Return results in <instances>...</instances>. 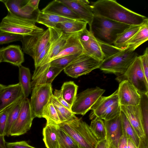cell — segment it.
I'll list each match as a JSON object with an SVG mask.
<instances>
[{"label": "cell", "instance_id": "obj_1", "mask_svg": "<svg viewBox=\"0 0 148 148\" xmlns=\"http://www.w3.org/2000/svg\"><path fill=\"white\" fill-rule=\"evenodd\" d=\"M100 43L104 58L99 69L105 73L114 74L117 76L123 75L138 56L135 51L137 48L135 46H129L121 49L112 45Z\"/></svg>", "mask_w": 148, "mask_h": 148}, {"label": "cell", "instance_id": "obj_2", "mask_svg": "<svg viewBox=\"0 0 148 148\" xmlns=\"http://www.w3.org/2000/svg\"><path fill=\"white\" fill-rule=\"evenodd\" d=\"M94 15L130 25H140L148 19L119 3L116 0H98L90 5Z\"/></svg>", "mask_w": 148, "mask_h": 148}, {"label": "cell", "instance_id": "obj_3", "mask_svg": "<svg viewBox=\"0 0 148 148\" xmlns=\"http://www.w3.org/2000/svg\"><path fill=\"white\" fill-rule=\"evenodd\" d=\"M130 26L94 15L89 30L99 42L112 45L118 36Z\"/></svg>", "mask_w": 148, "mask_h": 148}, {"label": "cell", "instance_id": "obj_4", "mask_svg": "<svg viewBox=\"0 0 148 148\" xmlns=\"http://www.w3.org/2000/svg\"><path fill=\"white\" fill-rule=\"evenodd\" d=\"M75 140L80 148H95L98 140L90 126L82 118L58 125Z\"/></svg>", "mask_w": 148, "mask_h": 148}, {"label": "cell", "instance_id": "obj_5", "mask_svg": "<svg viewBox=\"0 0 148 148\" xmlns=\"http://www.w3.org/2000/svg\"><path fill=\"white\" fill-rule=\"evenodd\" d=\"M36 22L18 17L8 12L0 23V31L23 36L34 35L44 31L43 29L36 25Z\"/></svg>", "mask_w": 148, "mask_h": 148}, {"label": "cell", "instance_id": "obj_6", "mask_svg": "<svg viewBox=\"0 0 148 148\" xmlns=\"http://www.w3.org/2000/svg\"><path fill=\"white\" fill-rule=\"evenodd\" d=\"M117 89L108 96L100 97L92 107L89 115L90 119L96 117L104 121L112 119L120 114L121 105L119 101Z\"/></svg>", "mask_w": 148, "mask_h": 148}, {"label": "cell", "instance_id": "obj_7", "mask_svg": "<svg viewBox=\"0 0 148 148\" xmlns=\"http://www.w3.org/2000/svg\"><path fill=\"white\" fill-rule=\"evenodd\" d=\"M116 79L119 83L127 80L140 95L148 93V80L145 76L139 56L136 58L124 73L117 76Z\"/></svg>", "mask_w": 148, "mask_h": 148}, {"label": "cell", "instance_id": "obj_8", "mask_svg": "<svg viewBox=\"0 0 148 148\" xmlns=\"http://www.w3.org/2000/svg\"><path fill=\"white\" fill-rule=\"evenodd\" d=\"M102 62L84 51L65 68L64 71L68 76L77 78L99 68Z\"/></svg>", "mask_w": 148, "mask_h": 148}, {"label": "cell", "instance_id": "obj_9", "mask_svg": "<svg viewBox=\"0 0 148 148\" xmlns=\"http://www.w3.org/2000/svg\"><path fill=\"white\" fill-rule=\"evenodd\" d=\"M105 90L98 87L88 88L76 95L71 106V110L75 114L84 115L90 110Z\"/></svg>", "mask_w": 148, "mask_h": 148}, {"label": "cell", "instance_id": "obj_10", "mask_svg": "<svg viewBox=\"0 0 148 148\" xmlns=\"http://www.w3.org/2000/svg\"><path fill=\"white\" fill-rule=\"evenodd\" d=\"M32 90L30 101L33 116L34 118H42L43 109L53 95L51 84L37 85Z\"/></svg>", "mask_w": 148, "mask_h": 148}, {"label": "cell", "instance_id": "obj_11", "mask_svg": "<svg viewBox=\"0 0 148 148\" xmlns=\"http://www.w3.org/2000/svg\"><path fill=\"white\" fill-rule=\"evenodd\" d=\"M49 29L33 36H24L21 40L23 52L35 60L49 42Z\"/></svg>", "mask_w": 148, "mask_h": 148}, {"label": "cell", "instance_id": "obj_12", "mask_svg": "<svg viewBox=\"0 0 148 148\" xmlns=\"http://www.w3.org/2000/svg\"><path fill=\"white\" fill-rule=\"evenodd\" d=\"M34 118L31 110L30 100L24 98L18 117L11 130L10 136H18L29 130Z\"/></svg>", "mask_w": 148, "mask_h": 148}, {"label": "cell", "instance_id": "obj_13", "mask_svg": "<svg viewBox=\"0 0 148 148\" xmlns=\"http://www.w3.org/2000/svg\"><path fill=\"white\" fill-rule=\"evenodd\" d=\"M48 28L49 31V49L43 58L37 66L50 62L51 60L60 52L68 38L72 34H65L55 27Z\"/></svg>", "mask_w": 148, "mask_h": 148}, {"label": "cell", "instance_id": "obj_14", "mask_svg": "<svg viewBox=\"0 0 148 148\" xmlns=\"http://www.w3.org/2000/svg\"><path fill=\"white\" fill-rule=\"evenodd\" d=\"M28 0H0L5 4L8 12L20 18L36 22L40 10H35L28 3Z\"/></svg>", "mask_w": 148, "mask_h": 148}, {"label": "cell", "instance_id": "obj_15", "mask_svg": "<svg viewBox=\"0 0 148 148\" xmlns=\"http://www.w3.org/2000/svg\"><path fill=\"white\" fill-rule=\"evenodd\" d=\"M79 40L84 51L99 60H103L104 56L100 43L91 31L86 28L81 31Z\"/></svg>", "mask_w": 148, "mask_h": 148}, {"label": "cell", "instance_id": "obj_16", "mask_svg": "<svg viewBox=\"0 0 148 148\" xmlns=\"http://www.w3.org/2000/svg\"><path fill=\"white\" fill-rule=\"evenodd\" d=\"M117 90L119 101L121 106H135L139 104L141 95L127 80H123L119 83Z\"/></svg>", "mask_w": 148, "mask_h": 148}, {"label": "cell", "instance_id": "obj_17", "mask_svg": "<svg viewBox=\"0 0 148 148\" xmlns=\"http://www.w3.org/2000/svg\"><path fill=\"white\" fill-rule=\"evenodd\" d=\"M69 7L79 17L81 20L86 22L91 28L94 14L89 1L87 0H59Z\"/></svg>", "mask_w": 148, "mask_h": 148}, {"label": "cell", "instance_id": "obj_18", "mask_svg": "<svg viewBox=\"0 0 148 148\" xmlns=\"http://www.w3.org/2000/svg\"><path fill=\"white\" fill-rule=\"evenodd\" d=\"M23 97H24L19 83L6 86L0 93V111Z\"/></svg>", "mask_w": 148, "mask_h": 148}, {"label": "cell", "instance_id": "obj_19", "mask_svg": "<svg viewBox=\"0 0 148 148\" xmlns=\"http://www.w3.org/2000/svg\"><path fill=\"white\" fill-rule=\"evenodd\" d=\"M104 123L106 131V137L109 144L113 148H117L119 140L122 135L120 114Z\"/></svg>", "mask_w": 148, "mask_h": 148}, {"label": "cell", "instance_id": "obj_20", "mask_svg": "<svg viewBox=\"0 0 148 148\" xmlns=\"http://www.w3.org/2000/svg\"><path fill=\"white\" fill-rule=\"evenodd\" d=\"M121 111L125 114L139 137L145 135L139 105L121 106Z\"/></svg>", "mask_w": 148, "mask_h": 148}, {"label": "cell", "instance_id": "obj_21", "mask_svg": "<svg viewBox=\"0 0 148 148\" xmlns=\"http://www.w3.org/2000/svg\"><path fill=\"white\" fill-rule=\"evenodd\" d=\"M2 62L10 63L18 67L24 61V56L19 45H10L0 48Z\"/></svg>", "mask_w": 148, "mask_h": 148}, {"label": "cell", "instance_id": "obj_22", "mask_svg": "<svg viewBox=\"0 0 148 148\" xmlns=\"http://www.w3.org/2000/svg\"><path fill=\"white\" fill-rule=\"evenodd\" d=\"M41 11L74 20H81L75 13L59 0H54L50 2Z\"/></svg>", "mask_w": 148, "mask_h": 148}, {"label": "cell", "instance_id": "obj_23", "mask_svg": "<svg viewBox=\"0 0 148 148\" xmlns=\"http://www.w3.org/2000/svg\"><path fill=\"white\" fill-rule=\"evenodd\" d=\"M81 32L71 35L60 52L50 61L64 56L83 53L84 50L79 40Z\"/></svg>", "mask_w": 148, "mask_h": 148}, {"label": "cell", "instance_id": "obj_24", "mask_svg": "<svg viewBox=\"0 0 148 148\" xmlns=\"http://www.w3.org/2000/svg\"><path fill=\"white\" fill-rule=\"evenodd\" d=\"M58 125L49 124L43 128V140L47 148H58Z\"/></svg>", "mask_w": 148, "mask_h": 148}, {"label": "cell", "instance_id": "obj_25", "mask_svg": "<svg viewBox=\"0 0 148 148\" xmlns=\"http://www.w3.org/2000/svg\"><path fill=\"white\" fill-rule=\"evenodd\" d=\"M74 20L53 14L45 13L40 10L38 13L36 22L48 28L55 27L58 23L63 22H73Z\"/></svg>", "mask_w": 148, "mask_h": 148}, {"label": "cell", "instance_id": "obj_26", "mask_svg": "<svg viewBox=\"0 0 148 148\" xmlns=\"http://www.w3.org/2000/svg\"><path fill=\"white\" fill-rule=\"evenodd\" d=\"M87 24L84 21L75 20L73 22L59 23L55 27L65 34H71L84 30L86 28Z\"/></svg>", "mask_w": 148, "mask_h": 148}, {"label": "cell", "instance_id": "obj_27", "mask_svg": "<svg viewBox=\"0 0 148 148\" xmlns=\"http://www.w3.org/2000/svg\"><path fill=\"white\" fill-rule=\"evenodd\" d=\"M148 39V19L141 25L138 31L124 44L123 48L129 46H134L138 47Z\"/></svg>", "mask_w": 148, "mask_h": 148}, {"label": "cell", "instance_id": "obj_28", "mask_svg": "<svg viewBox=\"0 0 148 148\" xmlns=\"http://www.w3.org/2000/svg\"><path fill=\"white\" fill-rule=\"evenodd\" d=\"M19 68V82L25 98H28L32 90L29 69L21 65Z\"/></svg>", "mask_w": 148, "mask_h": 148}, {"label": "cell", "instance_id": "obj_29", "mask_svg": "<svg viewBox=\"0 0 148 148\" xmlns=\"http://www.w3.org/2000/svg\"><path fill=\"white\" fill-rule=\"evenodd\" d=\"M51 101L56 110L61 123L69 122L77 118L71 110L60 103L53 95Z\"/></svg>", "mask_w": 148, "mask_h": 148}, {"label": "cell", "instance_id": "obj_30", "mask_svg": "<svg viewBox=\"0 0 148 148\" xmlns=\"http://www.w3.org/2000/svg\"><path fill=\"white\" fill-rule=\"evenodd\" d=\"M78 86L73 81L64 82L60 90L62 96L65 101L71 106L76 97Z\"/></svg>", "mask_w": 148, "mask_h": 148}, {"label": "cell", "instance_id": "obj_31", "mask_svg": "<svg viewBox=\"0 0 148 148\" xmlns=\"http://www.w3.org/2000/svg\"><path fill=\"white\" fill-rule=\"evenodd\" d=\"M120 116L122 129V134L125 135L128 139L132 141L138 148L140 138L125 114L122 111L120 114Z\"/></svg>", "mask_w": 148, "mask_h": 148}, {"label": "cell", "instance_id": "obj_32", "mask_svg": "<svg viewBox=\"0 0 148 148\" xmlns=\"http://www.w3.org/2000/svg\"><path fill=\"white\" fill-rule=\"evenodd\" d=\"M141 25L130 26L118 36L113 45L117 48L123 49L124 44L138 31Z\"/></svg>", "mask_w": 148, "mask_h": 148}, {"label": "cell", "instance_id": "obj_33", "mask_svg": "<svg viewBox=\"0 0 148 148\" xmlns=\"http://www.w3.org/2000/svg\"><path fill=\"white\" fill-rule=\"evenodd\" d=\"M24 98H21L15 103L8 112L5 136H10L11 130L18 115Z\"/></svg>", "mask_w": 148, "mask_h": 148}, {"label": "cell", "instance_id": "obj_34", "mask_svg": "<svg viewBox=\"0 0 148 148\" xmlns=\"http://www.w3.org/2000/svg\"><path fill=\"white\" fill-rule=\"evenodd\" d=\"M58 132V148H80L73 138L59 126Z\"/></svg>", "mask_w": 148, "mask_h": 148}, {"label": "cell", "instance_id": "obj_35", "mask_svg": "<svg viewBox=\"0 0 148 148\" xmlns=\"http://www.w3.org/2000/svg\"><path fill=\"white\" fill-rule=\"evenodd\" d=\"M94 135L98 141L106 137V131L104 121L100 118L96 117L91 121L89 125Z\"/></svg>", "mask_w": 148, "mask_h": 148}, {"label": "cell", "instance_id": "obj_36", "mask_svg": "<svg viewBox=\"0 0 148 148\" xmlns=\"http://www.w3.org/2000/svg\"><path fill=\"white\" fill-rule=\"evenodd\" d=\"M42 117L46 119V124L58 125L61 123L56 110L51 100L44 109Z\"/></svg>", "mask_w": 148, "mask_h": 148}, {"label": "cell", "instance_id": "obj_37", "mask_svg": "<svg viewBox=\"0 0 148 148\" xmlns=\"http://www.w3.org/2000/svg\"><path fill=\"white\" fill-rule=\"evenodd\" d=\"M139 104L145 135L148 137V95H141Z\"/></svg>", "mask_w": 148, "mask_h": 148}, {"label": "cell", "instance_id": "obj_38", "mask_svg": "<svg viewBox=\"0 0 148 148\" xmlns=\"http://www.w3.org/2000/svg\"><path fill=\"white\" fill-rule=\"evenodd\" d=\"M82 53L65 56L54 60L50 62V65L64 70Z\"/></svg>", "mask_w": 148, "mask_h": 148}, {"label": "cell", "instance_id": "obj_39", "mask_svg": "<svg viewBox=\"0 0 148 148\" xmlns=\"http://www.w3.org/2000/svg\"><path fill=\"white\" fill-rule=\"evenodd\" d=\"M63 70L61 68L50 65L41 85L51 84L55 78Z\"/></svg>", "mask_w": 148, "mask_h": 148}, {"label": "cell", "instance_id": "obj_40", "mask_svg": "<svg viewBox=\"0 0 148 148\" xmlns=\"http://www.w3.org/2000/svg\"><path fill=\"white\" fill-rule=\"evenodd\" d=\"M23 36L0 31V45L21 41Z\"/></svg>", "mask_w": 148, "mask_h": 148}, {"label": "cell", "instance_id": "obj_41", "mask_svg": "<svg viewBox=\"0 0 148 148\" xmlns=\"http://www.w3.org/2000/svg\"><path fill=\"white\" fill-rule=\"evenodd\" d=\"M14 103L0 111V135L5 136L8 114Z\"/></svg>", "mask_w": 148, "mask_h": 148}, {"label": "cell", "instance_id": "obj_42", "mask_svg": "<svg viewBox=\"0 0 148 148\" xmlns=\"http://www.w3.org/2000/svg\"><path fill=\"white\" fill-rule=\"evenodd\" d=\"M145 76L148 80V48L147 47L144 53L139 56Z\"/></svg>", "mask_w": 148, "mask_h": 148}, {"label": "cell", "instance_id": "obj_43", "mask_svg": "<svg viewBox=\"0 0 148 148\" xmlns=\"http://www.w3.org/2000/svg\"><path fill=\"white\" fill-rule=\"evenodd\" d=\"M7 148H36L29 145L25 141L6 143Z\"/></svg>", "mask_w": 148, "mask_h": 148}, {"label": "cell", "instance_id": "obj_44", "mask_svg": "<svg viewBox=\"0 0 148 148\" xmlns=\"http://www.w3.org/2000/svg\"><path fill=\"white\" fill-rule=\"evenodd\" d=\"M53 95L60 103L69 110H71V106L69 104L64 100L62 96L60 90L56 89L54 91Z\"/></svg>", "mask_w": 148, "mask_h": 148}, {"label": "cell", "instance_id": "obj_45", "mask_svg": "<svg viewBox=\"0 0 148 148\" xmlns=\"http://www.w3.org/2000/svg\"><path fill=\"white\" fill-rule=\"evenodd\" d=\"M128 139L127 136L122 134L119 140L117 148H127Z\"/></svg>", "mask_w": 148, "mask_h": 148}, {"label": "cell", "instance_id": "obj_46", "mask_svg": "<svg viewBox=\"0 0 148 148\" xmlns=\"http://www.w3.org/2000/svg\"><path fill=\"white\" fill-rule=\"evenodd\" d=\"M138 148H148V137L145 135L140 137Z\"/></svg>", "mask_w": 148, "mask_h": 148}, {"label": "cell", "instance_id": "obj_47", "mask_svg": "<svg viewBox=\"0 0 148 148\" xmlns=\"http://www.w3.org/2000/svg\"><path fill=\"white\" fill-rule=\"evenodd\" d=\"M109 145L106 138L98 141L95 148H108Z\"/></svg>", "mask_w": 148, "mask_h": 148}, {"label": "cell", "instance_id": "obj_48", "mask_svg": "<svg viewBox=\"0 0 148 148\" xmlns=\"http://www.w3.org/2000/svg\"><path fill=\"white\" fill-rule=\"evenodd\" d=\"M40 0H28L27 3L35 10L38 9Z\"/></svg>", "mask_w": 148, "mask_h": 148}, {"label": "cell", "instance_id": "obj_49", "mask_svg": "<svg viewBox=\"0 0 148 148\" xmlns=\"http://www.w3.org/2000/svg\"><path fill=\"white\" fill-rule=\"evenodd\" d=\"M4 136L0 135V148H7Z\"/></svg>", "mask_w": 148, "mask_h": 148}, {"label": "cell", "instance_id": "obj_50", "mask_svg": "<svg viewBox=\"0 0 148 148\" xmlns=\"http://www.w3.org/2000/svg\"><path fill=\"white\" fill-rule=\"evenodd\" d=\"M127 148H138L130 140L128 139L127 146Z\"/></svg>", "mask_w": 148, "mask_h": 148}, {"label": "cell", "instance_id": "obj_51", "mask_svg": "<svg viewBox=\"0 0 148 148\" xmlns=\"http://www.w3.org/2000/svg\"><path fill=\"white\" fill-rule=\"evenodd\" d=\"M6 86L5 85L0 84V93Z\"/></svg>", "mask_w": 148, "mask_h": 148}, {"label": "cell", "instance_id": "obj_52", "mask_svg": "<svg viewBox=\"0 0 148 148\" xmlns=\"http://www.w3.org/2000/svg\"><path fill=\"white\" fill-rule=\"evenodd\" d=\"M2 62V59L1 56V55L0 53V63Z\"/></svg>", "mask_w": 148, "mask_h": 148}, {"label": "cell", "instance_id": "obj_53", "mask_svg": "<svg viewBox=\"0 0 148 148\" xmlns=\"http://www.w3.org/2000/svg\"><path fill=\"white\" fill-rule=\"evenodd\" d=\"M108 148H113L112 147H111L110 145H109Z\"/></svg>", "mask_w": 148, "mask_h": 148}]
</instances>
